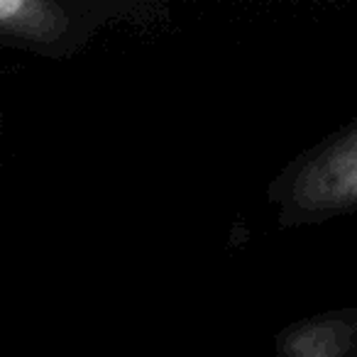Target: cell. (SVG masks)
Wrapping results in <instances>:
<instances>
[{
    "instance_id": "1",
    "label": "cell",
    "mask_w": 357,
    "mask_h": 357,
    "mask_svg": "<svg viewBox=\"0 0 357 357\" xmlns=\"http://www.w3.org/2000/svg\"><path fill=\"white\" fill-rule=\"evenodd\" d=\"M350 208H357V128L298 164L284 191V215L291 220L328 218Z\"/></svg>"
},
{
    "instance_id": "2",
    "label": "cell",
    "mask_w": 357,
    "mask_h": 357,
    "mask_svg": "<svg viewBox=\"0 0 357 357\" xmlns=\"http://www.w3.org/2000/svg\"><path fill=\"white\" fill-rule=\"evenodd\" d=\"M76 17L69 6L52 0H0V40L50 52L76 40Z\"/></svg>"
},
{
    "instance_id": "3",
    "label": "cell",
    "mask_w": 357,
    "mask_h": 357,
    "mask_svg": "<svg viewBox=\"0 0 357 357\" xmlns=\"http://www.w3.org/2000/svg\"><path fill=\"white\" fill-rule=\"evenodd\" d=\"M279 357H357V311H335L287 328Z\"/></svg>"
}]
</instances>
